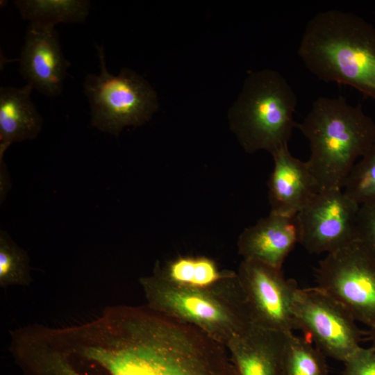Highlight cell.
I'll return each mask as SVG.
<instances>
[{
	"mask_svg": "<svg viewBox=\"0 0 375 375\" xmlns=\"http://www.w3.org/2000/svg\"><path fill=\"white\" fill-rule=\"evenodd\" d=\"M92 358L95 375H235L225 346L147 305L116 306Z\"/></svg>",
	"mask_w": 375,
	"mask_h": 375,
	"instance_id": "cell-1",
	"label": "cell"
},
{
	"mask_svg": "<svg viewBox=\"0 0 375 375\" xmlns=\"http://www.w3.org/2000/svg\"><path fill=\"white\" fill-rule=\"evenodd\" d=\"M297 53L319 79L347 85L375 101V27L360 17L338 10L316 14Z\"/></svg>",
	"mask_w": 375,
	"mask_h": 375,
	"instance_id": "cell-2",
	"label": "cell"
},
{
	"mask_svg": "<svg viewBox=\"0 0 375 375\" xmlns=\"http://www.w3.org/2000/svg\"><path fill=\"white\" fill-rule=\"evenodd\" d=\"M298 128L309 142L306 161L320 190H342L358 158L375 140V122L342 97H320Z\"/></svg>",
	"mask_w": 375,
	"mask_h": 375,
	"instance_id": "cell-3",
	"label": "cell"
},
{
	"mask_svg": "<svg viewBox=\"0 0 375 375\" xmlns=\"http://www.w3.org/2000/svg\"><path fill=\"white\" fill-rule=\"evenodd\" d=\"M140 282L147 305L197 327L226 347L254 326L236 272L212 288L174 286L151 275Z\"/></svg>",
	"mask_w": 375,
	"mask_h": 375,
	"instance_id": "cell-4",
	"label": "cell"
},
{
	"mask_svg": "<svg viewBox=\"0 0 375 375\" xmlns=\"http://www.w3.org/2000/svg\"><path fill=\"white\" fill-rule=\"evenodd\" d=\"M297 96L278 72L265 69L247 77L228 113L231 131L246 152L272 154L288 145L294 128Z\"/></svg>",
	"mask_w": 375,
	"mask_h": 375,
	"instance_id": "cell-5",
	"label": "cell"
},
{
	"mask_svg": "<svg viewBox=\"0 0 375 375\" xmlns=\"http://www.w3.org/2000/svg\"><path fill=\"white\" fill-rule=\"evenodd\" d=\"M100 72L89 73L83 83L90 106L91 124L118 136L124 128L149 121L158 108L156 92L149 82L131 69L114 75L106 67L103 47L96 44Z\"/></svg>",
	"mask_w": 375,
	"mask_h": 375,
	"instance_id": "cell-6",
	"label": "cell"
},
{
	"mask_svg": "<svg viewBox=\"0 0 375 375\" xmlns=\"http://www.w3.org/2000/svg\"><path fill=\"white\" fill-rule=\"evenodd\" d=\"M317 287L369 328L375 326V258L355 240L329 253L316 269Z\"/></svg>",
	"mask_w": 375,
	"mask_h": 375,
	"instance_id": "cell-7",
	"label": "cell"
},
{
	"mask_svg": "<svg viewBox=\"0 0 375 375\" xmlns=\"http://www.w3.org/2000/svg\"><path fill=\"white\" fill-rule=\"evenodd\" d=\"M293 314L304 337L326 356L344 362L360 347L362 333L351 313L318 287L295 293Z\"/></svg>",
	"mask_w": 375,
	"mask_h": 375,
	"instance_id": "cell-8",
	"label": "cell"
},
{
	"mask_svg": "<svg viewBox=\"0 0 375 375\" xmlns=\"http://www.w3.org/2000/svg\"><path fill=\"white\" fill-rule=\"evenodd\" d=\"M254 326L285 333L297 330L293 302L299 288L282 269L242 260L236 272Z\"/></svg>",
	"mask_w": 375,
	"mask_h": 375,
	"instance_id": "cell-9",
	"label": "cell"
},
{
	"mask_svg": "<svg viewBox=\"0 0 375 375\" xmlns=\"http://www.w3.org/2000/svg\"><path fill=\"white\" fill-rule=\"evenodd\" d=\"M359 208L343 189L319 191L297 215L299 243L310 254H328L356 240Z\"/></svg>",
	"mask_w": 375,
	"mask_h": 375,
	"instance_id": "cell-10",
	"label": "cell"
},
{
	"mask_svg": "<svg viewBox=\"0 0 375 375\" xmlns=\"http://www.w3.org/2000/svg\"><path fill=\"white\" fill-rule=\"evenodd\" d=\"M69 65L56 30L29 24L19 59L26 84L47 97H56L62 93Z\"/></svg>",
	"mask_w": 375,
	"mask_h": 375,
	"instance_id": "cell-11",
	"label": "cell"
},
{
	"mask_svg": "<svg viewBox=\"0 0 375 375\" xmlns=\"http://www.w3.org/2000/svg\"><path fill=\"white\" fill-rule=\"evenodd\" d=\"M274 167L268 181L270 212L296 216L319 191L306 162L284 146L272 154Z\"/></svg>",
	"mask_w": 375,
	"mask_h": 375,
	"instance_id": "cell-12",
	"label": "cell"
},
{
	"mask_svg": "<svg viewBox=\"0 0 375 375\" xmlns=\"http://www.w3.org/2000/svg\"><path fill=\"white\" fill-rule=\"evenodd\" d=\"M299 238L297 215L270 212L241 233L237 242L238 251L242 260L282 269L287 256L299 243Z\"/></svg>",
	"mask_w": 375,
	"mask_h": 375,
	"instance_id": "cell-13",
	"label": "cell"
},
{
	"mask_svg": "<svg viewBox=\"0 0 375 375\" xmlns=\"http://www.w3.org/2000/svg\"><path fill=\"white\" fill-rule=\"evenodd\" d=\"M287 334L253 326L232 340L226 348L237 375H283Z\"/></svg>",
	"mask_w": 375,
	"mask_h": 375,
	"instance_id": "cell-14",
	"label": "cell"
},
{
	"mask_svg": "<svg viewBox=\"0 0 375 375\" xmlns=\"http://www.w3.org/2000/svg\"><path fill=\"white\" fill-rule=\"evenodd\" d=\"M28 85L0 88V158L13 143L36 138L43 119L31 101Z\"/></svg>",
	"mask_w": 375,
	"mask_h": 375,
	"instance_id": "cell-15",
	"label": "cell"
},
{
	"mask_svg": "<svg viewBox=\"0 0 375 375\" xmlns=\"http://www.w3.org/2000/svg\"><path fill=\"white\" fill-rule=\"evenodd\" d=\"M235 274L234 271L221 269L215 260L205 256H179L158 262L151 275L174 286L212 288Z\"/></svg>",
	"mask_w": 375,
	"mask_h": 375,
	"instance_id": "cell-16",
	"label": "cell"
},
{
	"mask_svg": "<svg viewBox=\"0 0 375 375\" xmlns=\"http://www.w3.org/2000/svg\"><path fill=\"white\" fill-rule=\"evenodd\" d=\"M13 3L22 19L44 28H55L60 23L83 22L91 6L88 0H16Z\"/></svg>",
	"mask_w": 375,
	"mask_h": 375,
	"instance_id": "cell-17",
	"label": "cell"
},
{
	"mask_svg": "<svg viewBox=\"0 0 375 375\" xmlns=\"http://www.w3.org/2000/svg\"><path fill=\"white\" fill-rule=\"evenodd\" d=\"M325 355L294 332L286 335L282 356L283 375H328Z\"/></svg>",
	"mask_w": 375,
	"mask_h": 375,
	"instance_id": "cell-18",
	"label": "cell"
},
{
	"mask_svg": "<svg viewBox=\"0 0 375 375\" xmlns=\"http://www.w3.org/2000/svg\"><path fill=\"white\" fill-rule=\"evenodd\" d=\"M29 258L5 231L0 232V285H26L31 283Z\"/></svg>",
	"mask_w": 375,
	"mask_h": 375,
	"instance_id": "cell-19",
	"label": "cell"
},
{
	"mask_svg": "<svg viewBox=\"0 0 375 375\" xmlns=\"http://www.w3.org/2000/svg\"><path fill=\"white\" fill-rule=\"evenodd\" d=\"M343 190L360 206L375 201V140L351 169Z\"/></svg>",
	"mask_w": 375,
	"mask_h": 375,
	"instance_id": "cell-20",
	"label": "cell"
},
{
	"mask_svg": "<svg viewBox=\"0 0 375 375\" xmlns=\"http://www.w3.org/2000/svg\"><path fill=\"white\" fill-rule=\"evenodd\" d=\"M356 240L375 258V201L360 206L356 219Z\"/></svg>",
	"mask_w": 375,
	"mask_h": 375,
	"instance_id": "cell-21",
	"label": "cell"
},
{
	"mask_svg": "<svg viewBox=\"0 0 375 375\" xmlns=\"http://www.w3.org/2000/svg\"><path fill=\"white\" fill-rule=\"evenodd\" d=\"M343 362L342 375H375V347L360 346Z\"/></svg>",
	"mask_w": 375,
	"mask_h": 375,
	"instance_id": "cell-22",
	"label": "cell"
},
{
	"mask_svg": "<svg viewBox=\"0 0 375 375\" xmlns=\"http://www.w3.org/2000/svg\"><path fill=\"white\" fill-rule=\"evenodd\" d=\"M367 334L369 339L372 342V346L375 347V326L373 328H369Z\"/></svg>",
	"mask_w": 375,
	"mask_h": 375,
	"instance_id": "cell-23",
	"label": "cell"
}]
</instances>
